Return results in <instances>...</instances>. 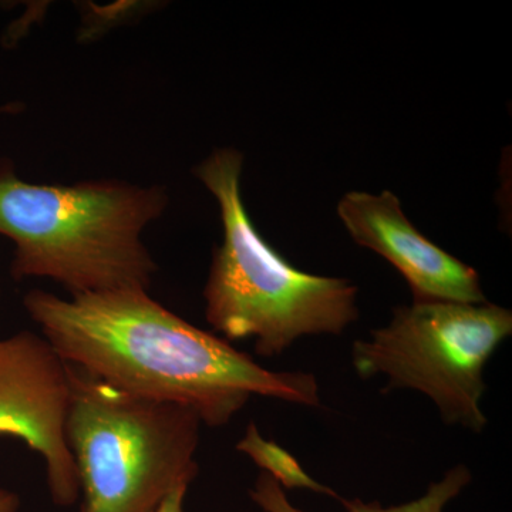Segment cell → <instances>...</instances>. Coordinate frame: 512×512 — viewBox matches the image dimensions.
<instances>
[{
    "label": "cell",
    "instance_id": "obj_1",
    "mask_svg": "<svg viewBox=\"0 0 512 512\" xmlns=\"http://www.w3.org/2000/svg\"><path fill=\"white\" fill-rule=\"evenodd\" d=\"M23 306L67 365L124 392L188 407L205 426H225L254 396L320 407L312 373L265 369L144 289L70 299L32 289Z\"/></svg>",
    "mask_w": 512,
    "mask_h": 512
},
{
    "label": "cell",
    "instance_id": "obj_2",
    "mask_svg": "<svg viewBox=\"0 0 512 512\" xmlns=\"http://www.w3.org/2000/svg\"><path fill=\"white\" fill-rule=\"evenodd\" d=\"M167 204L157 185L33 184L12 164L0 163V235L15 244L13 278L52 279L72 296L148 291L157 264L143 232Z\"/></svg>",
    "mask_w": 512,
    "mask_h": 512
},
{
    "label": "cell",
    "instance_id": "obj_3",
    "mask_svg": "<svg viewBox=\"0 0 512 512\" xmlns=\"http://www.w3.org/2000/svg\"><path fill=\"white\" fill-rule=\"evenodd\" d=\"M242 168L238 150L218 148L194 170L224 228L204 288L205 319L228 342L254 339L255 352L268 357L302 336L340 335L359 319L356 286L306 274L261 237L242 200Z\"/></svg>",
    "mask_w": 512,
    "mask_h": 512
},
{
    "label": "cell",
    "instance_id": "obj_4",
    "mask_svg": "<svg viewBox=\"0 0 512 512\" xmlns=\"http://www.w3.org/2000/svg\"><path fill=\"white\" fill-rule=\"evenodd\" d=\"M69 366L66 440L80 512H156L198 476L201 420L180 404L117 389Z\"/></svg>",
    "mask_w": 512,
    "mask_h": 512
},
{
    "label": "cell",
    "instance_id": "obj_5",
    "mask_svg": "<svg viewBox=\"0 0 512 512\" xmlns=\"http://www.w3.org/2000/svg\"><path fill=\"white\" fill-rule=\"evenodd\" d=\"M511 333V311L494 303L413 302L397 306L370 339L356 340L352 363L363 379L387 376L384 393L417 390L447 424L481 433L485 365Z\"/></svg>",
    "mask_w": 512,
    "mask_h": 512
},
{
    "label": "cell",
    "instance_id": "obj_6",
    "mask_svg": "<svg viewBox=\"0 0 512 512\" xmlns=\"http://www.w3.org/2000/svg\"><path fill=\"white\" fill-rule=\"evenodd\" d=\"M69 402V366L42 335L23 330L0 339V436L43 458L50 498L59 507L79 500L66 440Z\"/></svg>",
    "mask_w": 512,
    "mask_h": 512
},
{
    "label": "cell",
    "instance_id": "obj_7",
    "mask_svg": "<svg viewBox=\"0 0 512 512\" xmlns=\"http://www.w3.org/2000/svg\"><path fill=\"white\" fill-rule=\"evenodd\" d=\"M336 212L357 245L383 256L403 275L414 303L487 302L476 269L417 231L392 191L348 192Z\"/></svg>",
    "mask_w": 512,
    "mask_h": 512
},
{
    "label": "cell",
    "instance_id": "obj_8",
    "mask_svg": "<svg viewBox=\"0 0 512 512\" xmlns=\"http://www.w3.org/2000/svg\"><path fill=\"white\" fill-rule=\"evenodd\" d=\"M471 480H473V474L468 467L458 464L447 471L440 481L430 484L426 493L421 497L406 504L383 507L377 501L365 503L359 498H355V500L342 498L340 503L345 505L346 512H444L447 505L466 490ZM249 494L254 503L265 512H306L291 504L286 497L284 488L265 473L258 477Z\"/></svg>",
    "mask_w": 512,
    "mask_h": 512
},
{
    "label": "cell",
    "instance_id": "obj_9",
    "mask_svg": "<svg viewBox=\"0 0 512 512\" xmlns=\"http://www.w3.org/2000/svg\"><path fill=\"white\" fill-rule=\"evenodd\" d=\"M237 450L247 454L249 458L261 467L265 474L274 478L276 483L288 490H309L313 493L329 495L342 500L336 491L313 480L301 463L284 447L272 440H266L255 423H249L244 437L239 440Z\"/></svg>",
    "mask_w": 512,
    "mask_h": 512
},
{
    "label": "cell",
    "instance_id": "obj_10",
    "mask_svg": "<svg viewBox=\"0 0 512 512\" xmlns=\"http://www.w3.org/2000/svg\"><path fill=\"white\" fill-rule=\"evenodd\" d=\"M188 488L190 487L175 488L173 493L168 494L164 498L163 503L160 504L156 512H185L184 503Z\"/></svg>",
    "mask_w": 512,
    "mask_h": 512
},
{
    "label": "cell",
    "instance_id": "obj_11",
    "mask_svg": "<svg viewBox=\"0 0 512 512\" xmlns=\"http://www.w3.org/2000/svg\"><path fill=\"white\" fill-rule=\"evenodd\" d=\"M20 500L18 494L0 487V512H18Z\"/></svg>",
    "mask_w": 512,
    "mask_h": 512
}]
</instances>
